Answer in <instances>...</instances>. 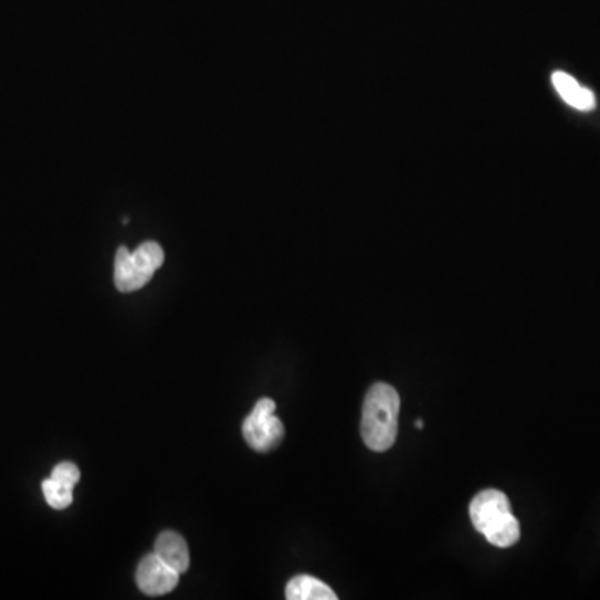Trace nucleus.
<instances>
[{"mask_svg":"<svg viewBox=\"0 0 600 600\" xmlns=\"http://www.w3.org/2000/svg\"><path fill=\"white\" fill-rule=\"evenodd\" d=\"M400 397L389 383L377 382L370 387L364 400V442L370 451L383 452L392 448L399 432Z\"/></svg>","mask_w":600,"mask_h":600,"instance_id":"obj_1","label":"nucleus"},{"mask_svg":"<svg viewBox=\"0 0 600 600\" xmlns=\"http://www.w3.org/2000/svg\"><path fill=\"white\" fill-rule=\"evenodd\" d=\"M471 520L492 546L507 549L520 539V524L504 492L487 488L471 503Z\"/></svg>","mask_w":600,"mask_h":600,"instance_id":"obj_2","label":"nucleus"},{"mask_svg":"<svg viewBox=\"0 0 600 600\" xmlns=\"http://www.w3.org/2000/svg\"><path fill=\"white\" fill-rule=\"evenodd\" d=\"M162 264L164 251L157 242H144L134 252L119 248L114 264L117 291L134 292L146 287Z\"/></svg>","mask_w":600,"mask_h":600,"instance_id":"obj_3","label":"nucleus"},{"mask_svg":"<svg viewBox=\"0 0 600 600\" xmlns=\"http://www.w3.org/2000/svg\"><path fill=\"white\" fill-rule=\"evenodd\" d=\"M242 434L245 442L257 452H269L281 444L284 439V425L281 419L275 418L274 400H259L242 424Z\"/></svg>","mask_w":600,"mask_h":600,"instance_id":"obj_4","label":"nucleus"},{"mask_svg":"<svg viewBox=\"0 0 600 600\" xmlns=\"http://www.w3.org/2000/svg\"><path fill=\"white\" fill-rule=\"evenodd\" d=\"M180 573L167 566L156 552L140 560L137 567L136 580L139 589L147 596H164L172 592L179 583Z\"/></svg>","mask_w":600,"mask_h":600,"instance_id":"obj_5","label":"nucleus"},{"mask_svg":"<svg viewBox=\"0 0 600 600\" xmlns=\"http://www.w3.org/2000/svg\"><path fill=\"white\" fill-rule=\"evenodd\" d=\"M552 84L564 103L577 110H592L596 107V95L587 87H582L576 78L566 72L557 71L552 74Z\"/></svg>","mask_w":600,"mask_h":600,"instance_id":"obj_6","label":"nucleus"},{"mask_svg":"<svg viewBox=\"0 0 600 600\" xmlns=\"http://www.w3.org/2000/svg\"><path fill=\"white\" fill-rule=\"evenodd\" d=\"M154 552L167 564L176 569L177 572H187L190 566L189 547L182 536L172 530H166L160 534L156 540V550Z\"/></svg>","mask_w":600,"mask_h":600,"instance_id":"obj_7","label":"nucleus"},{"mask_svg":"<svg viewBox=\"0 0 600 600\" xmlns=\"http://www.w3.org/2000/svg\"><path fill=\"white\" fill-rule=\"evenodd\" d=\"M285 597L288 600H337V593L327 583L310 576L288 580Z\"/></svg>","mask_w":600,"mask_h":600,"instance_id":"obj_8","label":"nucleus"},{"mask_svg":"<svg viewBox=\"0 0 600 600\" xmlns=\"http://www.w3.org/2000/svg\"><path fill=\"white\" fill-rule=\"evenodd\" d=\"M42 492H44L49 506L55 510L67 509L74 501V488L67 487L52 477L42 482Z\"/></svg>","mask_w":600,"mask_h":600,"instance_id":"obj_9","label":"nucleus"},{"mask_svg":"<svg viewBox=\"0 0 600 600\" xmlns=\"http://www.w3.org/2000/svg\"><path fill=\"white\" fill-rule=\"evenodd\" d=\"M51 477L61 482V484L67 485V487L74 488L81 481V471L72 462H61V464L55 465Z\"/></svg>","mask_w":600,"mask_h":600,"instance_id":"obj_10","label":"nucleus"},{"mask_svg":"<svg viewBox=\"0 0 600 600\" xmlns=\"http://www.w3.org/2000/svg\"><path fill=\"white\" fill-rule=\"evenodd\" d=\"M415 428L418 429L424 428V422H422V419H418V421H415Z\"/></svg>","mask_w":600,"mask_h":600,"instance_id":"obj_11","label":"nucleus"}]
</instances>
